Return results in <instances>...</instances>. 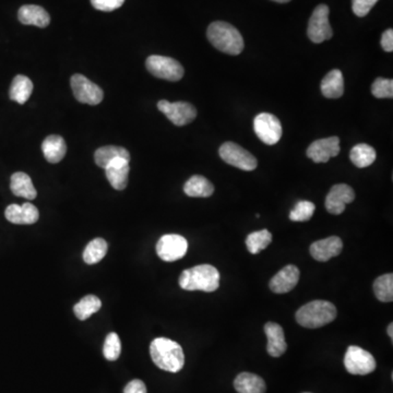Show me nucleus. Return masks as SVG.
<instances>
[{
    "label": "nucleus",
    "instance_id": "nucleus-1",
    "mask_svg": "<svg viewBox=\"0 0 393 393\" xmlns=\"http://www.w3.org/2000/svg\"><path fill=\"white\" fill-rule=\"evenodd\" d=\"M152 361L165 372H181L185 365L183 348L173 340L157 338L150 345Z\"/></svg>",
    "mask_w": 393,
    "mask_h": 393
},
{
    "label": "nucleus",
    "instance_id": "nucleus-2",
    "mask_svg": "<svg viewBox=\"0 0 393 393\" xmlns=\"http://www.w3.org/2000/svg\"><path fill=\"white\" fill-rule=\"evenodd\" d=\"M220 272L211 264H200L187 269L179 277V286L185 291H202L211 293L220 286Z\"/></svg>",
    "mask_w": 393,
    "mask_h": 393
},
{
    "label": "nucleus",
    "instance_id": "nucleus-3",
    "mask_svg": "<svg viewBox=\"0 0 393 393\" xmlns=\"http://www.w3.org/2000/svg\"><path fill=\"white\" fill-rule=\"evenodd\" d=\"M207 40L216 49L225 54L240 55L244 49V38L236 27L227 22L216 21L209 25Z\"/></svg>",
    "mask_w": 393,
    "mask_h": 393
},
{
    "label": "nucleus",
    "instance_id": "nucleus-4",
    "mask_svg": "<svg viewBox=\"0 0 393 393\" xmlns=\"http://www.w3.org/2000/svg\"><path fill=\"white\" fill-rule=\"evenodd\" d=\"M338 310L332 303L327 301H314L297 310V323L308 329H317L327 326L337 318Z\"/></svg>",
    "mask_w": 393,
    "mask_h": 393
},
{
    "label": "nucleus",
    "instance_id": "nucleus-5",
    "mask_svg": "<svg viewBox=\"0 0 393 393\" xmlns=\"http://www.w3.org/2000/svg\"><path fill=\"white\" fill-rule=\"evenodd\" d=\"M146 67L154 77L167 81H179L185 73L183 66L177 60L160 55L148 57Z\"/></svg>",
    "mask_w": 393,
    "mask_h": 393
},
{
    "label": "nucleus",
    "instance_id": "nucleus-6",
    "mask_svg": "<svg viewBox=\"0 0 393 393\" xmlns=\"http://www.w3.org/2000/svg\"><path fill=\"white\" fill-rule=\"evenodd\" d=\"M329 7L319 5L316 7L308 23L307 36L315 44H320L330 40L333 36L330 22H329Z\"/></svg>",
    "mask_w": 393,
    "mask_h": 393
},
{
    "label": "nucleus",
    "instance_id": "nucleus-7",
    "mask_svg": "<svg viewBox=\"0 0 393 393\" xmlns=\"http://www.w3.org/2000/svg\"><path fill=\"white\" fill-rule=\"evenodd\" d=\"M218 153L225 163L246 172L256 170L258 165V162L253 154L234 142H225L222 144Z\"/></svg>",
    "mask_w": 393,
    "mask_h": 393
},
{
    "label": "nucleus",
    "instance_id": "nucleus-8",
    "mask_svg": "<svg viewBox=\"0 0 393 393\" xmlns=\"http://www.w3.org/2000/svg\"><path fill=\"white\" fill-rule=\"evenodd\" d=\"M344 366L350 374L365 376L372 374L376 369V361L366 350L351 345L345 353Z\"/></svg>",
    "mask_w": 393,
    "mask_h": 393
},
{
    "label": "nucleus",
    "instance_id": "nucleus-9",
    "mask_svg": "<svg viewBox=\"0 0 393 393\" xmlns=\"http://www.w3.org/2000/svg\"><path fill=\"white\" fill-rule=\"evenodd\" d=\"M257 137L268 146H275L282 137V125L277 116L269 113L257 115L253 121Z\"/></svg>",
    "mask_w": 393,
    "mask_h": 393
},
{
    "label": "nucleus",
    "instance_id": "nucleus-10",
    "mask_svg": "<svg viewBox=\"0 0 393 393\" xmlns=\"http://www.w3.org/2000/svg\"><path fill=\"white\" fill-rule=\"evenodd\" d=\"M187 251H188V242L181 235H163L157 244V256L163 262H177L185 257Z\"/></svg>",
    "mask_w": 393,
    "mask_h": 393
},
{
    "label": "nucleus",
    "instance_id": "nucleus-11",
    "mask_svg": "<svg viewBox=\"0 0 393 393\" xmlns=\"http://www.w3.org/2000/svg\"><path fill=\"white\" fill-rule=\"evenodd\" d=\"M71 89L77 101L89 105L100 104L104 97V92L97 84L82 75H73L71 79Z\"/></svg>",
    "mask_w": 393,
    "mask_h": 393
},
{
    "label": "nucleus",
    "instance_id": "nucleus-12",
    "mask_svg": "<svg viewBox=\"0 0 393 393\" xmlns=\"http://www.w3.org/2000/svg\"><path fill=\"white\" fill-rule=\"evenodd\" d=\"M157 108L175 126L181 127L190 124L196 117V110L190 103H170L166 100H162L157 103Z\"/></svg>",
    "mask_w": 393,
    "mask_h": 393
},
{
    "label": "nucleus",
    "instance_id": "nucleus-13",
    "mask_svg": "<svg viewBox=\"0 0 393 393\" xmlns=\"http://www.w3.org/2000/svg\"><path fill=\"white\" fill-rule=\"evenodd\" d=\"M355 199L353 188L346 183H338L332 187L326 198V209L329 213L339 216L344 212L346 205Z\"/></svg>",
    "mask_w": 393,
    "mask_h": 393
},
{
    "label": "nucleus",
    "instance_id": "nucleus-14",
    "mask_svg": "<svg viewBox=\"0 0 393 393\" xmlns=\"http://www.w3.org/2000/svg\"><path fill=\"white\" fill-rule=\"evenodd\" d=\"M340 139L338 137L325 138L312 143L307 149V157L315 163H327L340 153Z\"/></svg>",
    "mask_w": 393,
    "mask_h": 393
},
{
    "label": "nucleus",
    "instance_id": "nucleus-15",
    "mask_svg": "<svg viewBox=\"0 0 393 393\" xmlns=\"http://www.w3.org/2000/svg\"><path fill=\"white\" fill-rule=\"evenodd\" d=\"M343 249V242L340 237L330 236L325 240H317L310 246V255L315 260L326 262L339 256Z\"/></svg>",
    "mask_w": 393,
    "mask_h": 393
},
{
    "label": "nucleus",
    "instance_id": "nucleus-16",
    "mask_svg": "<svg viewBox=\"0 0 393 393\" xmlns=\"http://www.w3.org/2000/svg\"><path fill=\"white\" fill-rule=\"evenodd\" d=\"M299 275V268L293 264H288L271 279L270 290L275 294L288 293L297 286Z\"/></svg>",
    "mask_w": 393,
    "mask_h": 393
},
{
    "label": "nucleus",
    "instance_id": "nucleus-17",
    "mask_svg": "<svg viewBox=\"0 0 393 393\" xmlns=\"http://www.w3.org/2000/svg\"><path fill=\"white\" fill-rule=\"evenodd\" d=\"M5 216L10 223L18 225H31L36 223L40 218L38 207L30 202H25L22 205H10L5 211Z\"/></svg>",
    "mask_w": 393,
    "mask_h": 393
},
{
    "label": "nucleus",
    "instance_id": "nucleus-18",
    "mask_svg": "<svg viewBox=\"0 0 393 393\" xmlns=\"http://www.w3.org/2000/svg\"><path fill=\"white\" fill-rule=\"evenodd\" d=\"M129 162V160L119 157L112 161L105 167L106 178L114 189L124 190L128 185L130 172Z\"/></svg>",
    "mask_w": 393,
    "mask_h": 393
},
{
    "label": "nucleus",
    "instance_id": "nucleus-19",
    "mask_svg": "<svg viewBox=\"0 0 393 393\" xmlns=\"http://www.w3.org/2000/svg\"><path fill=\"white\" fill-rule=\"evenodd\" d=\"M264 332L268 338L267 351L269 355L280 357L286 353L288 345L282 327L279 323L267 322L264 325Z\"/></svg>",
    "mask_w": 393,
    "mask_h": 393
},
{
    "label": "nucleus",
    "instance_id": "nucleus-20",
    "mask_svg": "<svg viewBox=\"0 0 393 393\" xmlns=\"http://www.w3.org/2000/svg\"><path fill=\"white\" fill-rule=\"evenodd\" d=\"M18 18L22 25H36L38 27H49L51 22L49 12L36 5H22L18 12Z\"/></svg>",
    "mask_w": 393,
    "mask_h": 393
},
{
    "label": "nucleus",
    "instance_id": "nucleus-21",
    "mask_svg": "<svg viewBox=\"0 0 393 393\" xmlns=\"http://www.w3.org/2000/svg\"><path fill=\"white\" fill-rule=\"evenodd\" d=\"M42 151L46 161L51 164H56L65 157L67 146L64 138L60 136H49L42 143Z\"/></svg>",
    "mask_w": 393,
    "mask_h": 393
},
{
    "label": "nucleus",
    "instance_id": "nucleus-22",
    "mask_svg": "<svg viewBox=\"0 0 393 393\" xmlns=\"http://www.w3.org/2000/svg\"><path fill=\"white\" fill-rule=\"evenodd\" d=\"M321 92L327 99H339L344 93V78L342 71L333 69L321 81Z\"/></svg>",
    "mask_w": 393,
    "mask_h": 393
},
{
    "label": "nucleus",
    "instance_id": "nucleus-23",
    "mask_svg": "<svg viewBox=\"0 0 393 393\" xmlns=\"http://www.w3.org/2000/svg\"><path fill=\"white\" fill-rule=\"evenodd\" d=\"M10 189L14 196H21L27 200L36 199L38 194L32 179L25 173L16 172L11 176Z\"/></svg>",
    "mask_w": 393,
    "mask_h": 393
},
{
    "label": "nucleus",
    "instance_id": "nucleus-24",
    "mask_svg": "<svg viewBox=\"0 0 393 393\" xmlns=\"http://www.w3.org/2000/svg\"><path fill=\"white\" fill-rule=\"evenodd\" d=\"M234 387L238 393H264L267 385L262 377L251 372H242L237 376Z\"/></svg>",
    "mask_w": 393,
    "mask_h": 393
},
{
    "label": "nucleus",
    "instance_id": "nucleus-25",
    "mask_svg": "<svg viewBox=\"0 0 393 393\" xmlns=\"http://www.w3.org/2000/svg\"><path fill=\"white\" fill-rule=\"evenodd\" d=\"M183 192L192 198H207L214 192V186L203 176L194 175L185 183Z\"/></svg>",
    "mask_w": 393,
    "mask_h": 393
},
{
    "label": "nucleus",
    "instance_id": "nucleus-26",
    "mask_svg": "<svg viewBox=\"0 0 393 393\" xmlns=\"http://www.w3.org/2000/svg\"><path fill=\"white\" fill-rule=\"evenodd\" d=\"M32 92V81L27 77L19 75V76L14 77V81L11 84L9 97H10L11 100L22 105L29 101Z\"/></svg>",
    "mask_w": 393,
    "mask_h": 393
},
{
    "label": "nucleus",
    "instance_id": "nucleus-27",
    "mask_svg": "<svg viewBox=\"0 0 393 393\" xmlns=\"http://www.w3.org/2000/svg\"><path fill=\"white\" fill-rule=\"evenodd\" d=\"M119 157L130 161L129 151L121 147L106 146L97 149L94 154V161L97 166L102 167L104 170L112 161Z\"/></svg>",
    "mask_w": 393,
    "mask_h": 393
},
{
    "label": "nucleus",
    "instance_id": "nucleus-28",
    "mask_svg": "<svg viewBox=\"0 0 393 393\" xmlns=\"http://www.w3.org/2000/svg\"><path fill=\"white\" fill-rule=\"evenodd\" d=\"M377 154L372 147L366 143H359L351 150L350 159L358 168H365L376 161Z\"/></svg>",
    "mask_w": 393,
    "mask_h": 393
},
{
    "label": "nucleus",
    "instance_id": "nucleus-29",
    "mask_svg": "<svg viewBox=\"0 0 393 393\" xmlns=\"http://www.w3.org/2000/svg\"><path fill=\"white\" fill-rule=\"evenodd\" d=\"M102 307V302L99 297L94 295H88L77 303L73 307V313L77 316L79 320H86L93 314L97 313Z\"/></svg>",
    "mask_w": 393,
    "mask_h": 393
},
{
    "label": "nucleus",
    "instance_id": "nucleus-30",
    "mask_svg": "<svg viewBox=\"0 0 393 393\" xmlns=\"http://www.w3.org/2000/svg\"><path fill=\"white\" fill-rule=\"evenodd\" d=\"M108 245L105 240L95 238L86 245L84 251V260L86 264H95L100 262L107 253Z\"/></svg>",
    "mask_w": 393,
    "mask_h": 393
},
{
    "label": "nucleus",
    "instance_id": "nucleus-31",
    "mask_svg": "<svg viewBox=\"0 0 393 393\" xmlns=\"http://www.w3.org/2000/svg\"><path fill=\"white\" fill-rule=\"evenodd\" d=\"M272 242V234L268 229L251 233L246 238V246L249 253L257 255L264 251Z\"/></svg>",
    "mask_w": 393,
    "mask_h": 393
},
{
    "label": "nucleus",
    "instance_id": "nucleus-32",
    "mask_svg": "<svg viewBox=\"0 0 393 393\" xmlns=\"http://www.w3.org/2000/svg\"><path fill=\"white\" fill-rule=\"evenodd\" d=\"M374 293L378 301L391 303L393 301V275H383L377 277L374 283Z\"/></svg>",
    "mask_w": 393,
    "mask_h": 393
},
{
    "label": "nucleus",
    "instance_id": "nucleus-33",
    "mask_svg": "<svg viewBox=\"0 0 393 393\" xmlns=\"http://www.w3.org/2000/svg\"><path fill=\"white\" fill-rule=\"evenodd\" d=\"M316 205L313 202L302 200L297 202L293 210L290 212V220L293 222H307L313 218Z\"/></svg>",
    "mask_w": 393,
    "mask_h": 393
},
{
    "label": "nucleus",
    "instance_id": "nucleus-34",
    "mask_svg": "<svg viewBox=\"0 0 393 393\" xmlns=\"http://www.w3.org/2000/svg\"><path fill=\"white\" fill-rule=\"evenodd\" d=\"M121 352V343L118 334L112 332L106 337L104 348H103V353H104V356H105L107 361L113 362L118 359Z\"/></svg>",
    "mask_w": 393,
    "mask_h": 393
},
{
    "label": "nucleus",
    "instance_id": "nucleus-35",
    "mask_svg": "<svg viewBox=\"0 0 393 393\" xmlns=\"http://www.w3.org/2000/svg\"><path fill=\"white\" fill-rule=\"evenodd\" d=\"M372 93L377 99H392V79L377 78L372 86Z\"/></svg>",
    "mask_w": 393,
    "mask_h": 393
},
{
    "label": "nucleus",
    "instance_id": "nucleus-36",
    "mask_svg": "<svg viewBox=\"0 0 393 393\" xmlns=\"http://www.w3.org/2000/svg\"><path fill=\"white\" fill-rule=\"evenodd\" d=\"M378 0H352V10L354 14L363 18L369 14V11L372 10Z\"/></svg>",
    "mask_w": 393,
    "mask_h": 393
},
{
    "label": "nucleus",
    "instance_id": "nucleus-37",
    "mask_svg": "<svg viewBox=\"0 0 393 393\" xmlns=\"http://www.w3.org/2000/svg\"><path fill=\"white\" fill-rule=\"evenodd\" d=\"M124 3L125 0H91L92 5L97 10L105 11V12H111V11L121 8Z\"/></svg>",
    "mask_w": 393,
    "mask_h": 393
},
{
    "label": "nucleus",
    "instance_id": "nucleus-38",
    "mask_svg": "<svg viewBox=\"0 0 393 393\" xmlns=\"http://www.w3.org/2000/svg\"><path fill=\"white\" fill-rule=\"evenodd\" d=\"M124 393H148L147 387L142 380H131L128 385L125 387Z\"/></svg>",
    "mask_w": 393,
    "mask_h": 393
},
{
    "label": "nucleus",
    "instance_id": "nucleus-39",
    "mask_svg": "<svg viewBox=\"0 0 393 393\" xmlns=\"http://www.w3.org/2000/svg\"><path fill=\"white\" fill-rule=\"evenodd\" d=\"M381 46L385 51H388L391 53L393 51V30L392 29H389V30L385 31L383 32V36H381Z\"/></svg>",
    "mask_w": 393,
    "mask_h": 393
},
{
    "label": "nucleus",
    "instance_id": "nucleus-40",
    "mask_svg": "<svg viewBox=\"0 0 393 393\" xmlns=\"http://www.w3.org/2000/svg\"><path fill=\"white\" fill-rule=\"evenodd\" d=\"M393 325L392 323H390V325H389L388 327V335L389 337H390L391 340H393Z\"/></svg>",
    "mask_w": 393,
    "mask_h": 393
},
{
    "label": "nucleus",
    "instance_id": "nucleus-41",
    "mask_svg": "<svg viewBox=\"0 0 393 393\" xmlns=\"http://www.w3.org/2000/svg\"><path fill=\"white\" fill-rule=\"evenodd\" d=\"M272 1H275V3H288V1H291V0H272Z\"/></svg>",
    "mask_w": 393,
    "mask_h": 393
},
{
    "label": "nucleus",
    "instance_id": "nucleus-42",
    "mask_svg": "<svg viewBox=\"0 0 393 393\" xmlns=\"http://www.w3.org/2000/svg\"><path fill=\"white\" fill-rule=\"evenodd\" d=\"M306 393H308V392H306Z\"/></svg>",
    "mask_w": 393,
    "mask_h": 393
}]
</instances>
